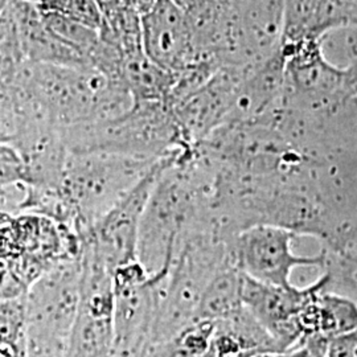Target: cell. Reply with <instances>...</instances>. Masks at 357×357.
Returning <instances> with one entry per match:
<instances>
[{"label":"cell","instance_id":"obj_5","mask_svg":"<svg viewBox=\"0 0 357 357\" xmlns=\"http://www.w3.org/2000/svg\"><path fill=\"white\" fill-rule=\"evenodd\" d=\"M174 153L159 159L147 175L79 238L109 271L114 273L118 266L138 259L137 246L142 215L156 180Z\"/></svg>","mask_w":357,"mask_h":357},{"label":"cell","instance_id":"obj_19","mask_svg":"<svg viewBox=\"0 0 357 357\" xmlns=\"http://www.w3.org/2000/svg\"><path fill=\"white\" fill-rule=\"evenodd\" d=\"M343 90L345 96L357 94V59L348 70L343 72Z\"/></svg>","mask_w":357,"mask_h":357},{"label":"cell","instance_id":"obj_3","mask_svg":"<svg viewBox=\"0 0 357 357\" xmlns=\"http://www.w3.org/2000/svg\"><path fill=\"white\" fill-rule=\"evenodd\" d=\"M70 153H110L160 159L176 149H190L165 102H134L110 119L63 128Z\"/></svg>","mask_w":357,"mask_h":357},{"label":"cell","instance_id":"obj_11","mask_svg":"<svg viewBox=\"0 0 357 357\" xmlns=\"http://www.w3.org/2000/svg\"><path fill=\"white\" fill-rule=\"evenodd\" d=\"M122 79L134 102L167 103L176 75L155 64L143 51L123 59Z\"/></svg>","mask_w":357,"mask_h":357},{"label":"cell","instance_id":"obj_1","mask_svg":"<svg viewBox=\"0 0 357 357\" xmlns=\"http://www.w3.org/2000/svg\"><path fill=\"white\" fill-rule=\"evenodd\" d=\"M59 128L115 118L134 105L128 88L93 66L26 61L11 84Z\"/></svg>","mask_w":357,"mask_h":357},{"label":"cell","instance_id":"obj_10","mask_svg":"<svg viewBox=\"0 0 357 357\" xmlns=\"http://www.w3.org/2000/svg\"><path fill=\"white\" fill-rule=\"evenodd\" d=\"M245 274L231 258L217 268L205 284L195 312V320L225 319L243 308V291Z\"/></svg>","mask_w":357,"mask_h":357},{"label":"cell","instance_id":"obj_12","mask_svg":"<svg viewBox=\"0 0 357 357\" xmlns=\"http://www.w3.org/2000/svg\"><path fill=\"white\" fill-rule=\"evenodd\" d=\"M26 295L0 301V357H26Z\"/></svg>","mask_w":357,"mask_h":357},{"label":"cell","instance_id":"obj_16","mask_svg":"<svg viewBox=\"0 0 357 357\" xmlns=\"http://www.w3.org/2000/svg\"><path fill=\"white\" fill-rule=\"evenodd\" d=\"M19 115V100L13 86L0 81V142L10 143Z\"/></svg>","mask_w":357,"mask_h":357},{"label":"cell","instance_id":"obj_14","mask_svg":"<svg viewBox=\"0 0 357 357\" xmlns=\"http://www.w3.org/2000/svg\"><path fill=\"white\" fill-rule=\"evenodd\" d=\"M38 8L60 13L96 31H100L102 26V8L98 0H45Z\"/></svg>","mask_w":357,"mask_h":357},{"label":"cell","instance_id":"obj_9","mask_svg":"<svg viewBox=\"0 0 357 357\" xmlns=\"http://www.w3.org/2000/svg\"><path fill=\"white\" fill-rule=\"evenodd\" d=\"M8 222L0 227V301L24 296L35 282L51 271L19 245Z\"/></svg>","mask_w":357,"mask_h":357},{"label":"cell","instance_id":"obj_18","mask_svg":"<svg viewBox=\"0 0 357 357\" xmlns=\"http://www.w3.org/2000/svg\"><path fill=\"white\" fill-rule=\"evenodd\" d=\"M326 357H357V330L331 339Z\"/></svg>","mask_w":357,"mask_h":357},{"label":"cell","instance_id":"obj_15","mask_svg":"<svg viewBox=\"0 0 357 357\" xmlns=\"http://www.w3.org/2000/svg\"><path fill=\"white\" fill-rule=\"evenodd\" d=\"M24 160L10 143L0 142V185L26 184Z\"/></svg>","mask_w":357,"mask_h":357},{"label":"cell","instance_id":"obj_2","mask_svg":"<svg viewBox=\"0 0 357 357\" xmlns=\"http://www.w3.org/2000/svg\"><path fill=\"white\" fill-rule=\"evenodd\" d=\"M158 160L119 153L69 151L63 178L54 188L63 206L65 225L81 238Z\"/></svg>","mask_w":357,"mask_h":357},{"label":"cell","instance_id":"obj_8","mask_svg":"<svg viewBox=\"0 0 357 357\" xmlns=\"http://www.w3.org/2000/svg\"><path fill=\"white\" fill-rule=\"evenodd\" d=\"M10 4L17 22L23 51L28 61L76 68L90 66L79 52L65 44L52 32L36 4L29 0H10Z\"/></svg>","mask_w":357,"mask_h":357},{"label":"cell","instance_id":"obj_7","mask_svg":"<svg viewBox=\"0 0 357 357\" xmlns=\"http://www.w3.org/2000/svg\"><path fill=\"white\" fill-rule=\"evenodd\" d=\"M327 278L307 289H296L291 286H275L270 283L255 281L245 275L243 302L245 308L258 320L268 333L275 339L282 352L301 342V330L298 315L306 305L311 295L320 286L326 284Z\"/></svg>","mask_w":357,"mask_h":357},{"label":"cell","instance_id":"obj_17","mask_svg":"<svg viewBox=\"0 0 357 357\" xmlns=\"http://www.w3.org/2000/svg\"><path fill=\"white\" fill-rule=\"evenodd\" d=\"M26 199V184L0 185V227L13 217L23 213L22 205Z\"/></svg>","mask_w":357,"mask_h":357},{"label":"cell","instance_id":"obj_13","mask_svg":"<svg viewBox=\"0 0 357 357\" xmlns=\"http://www.w3.org/2000/svg\"><path fill=\"white\" fill-rule=\"evenodd\" d=\"M40 13L43 15L45 24L52 32L61 41H64L65 44L79 52L90 64V54L94 51L100 40L98 31L91 29L89 26H82L60 13L41 11V10Z\"/></svg>","mask_w":357,"mask_h":357},{"label":"cell","instance_id":"obj_6","mask_svg":"<svg viewBox=\"0 0 357 357\" xmlns=\"http://www.w3.org/2000/svg\"><path fill=\"white\" fill-rule=\"evenodd\" d=\"M141 22L143 50L165 70L178 75L203 60H213L199 50L190 16L174 0H156Z\"/></svg>","mask_w":357,"mask_h":357},{"label":"cell","instance_id":"obj_4","mask_svg":"<svg viewBox=\"0 0 357 357\" xmlns=\"http://www.w3.org/2000/svg\"><path fill=\"white\" fill-rule=\"evenodd\" d=\"M296 231L275 224H255L225 238L233 264L255 281L291 286L295 268L320 266L324 255H294Z\"/></svg>","mask_w":357,"mask_h":357}]
</instances>
